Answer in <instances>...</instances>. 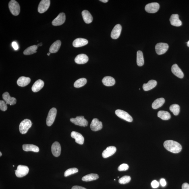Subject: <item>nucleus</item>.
<instances>
[{"mask_svg":"<svg viewBox=\"0 0 189 189\" xmlns=\"http://www.w3.org/2000/svg\"><path fill=\"white\" fill-rule=\"evenodd\" d=\"M164 146L168 151L174 153H179L182 149V145L179 142L172 140L165 141Z\"/></svg>","mask_w":189,"mask_h":189,"instance_id":"nucleus-1","label":"nucleus"},{"mask_svg":"<svg viewBox=\"0 0 189 189\" xmlns=\"http://www.w3.org/2000/svg\"><path fill=\"white\" fill-rule=\"evenodd\" d=\"M9 7L12 14L17 16L20 12V6L17 2L15 0H12L9 2Z\"/></svg>","mask_w":189,"mask_h":189,"instance_id":"nucleus-2","label":"nucleus"},{"mask_svg":"<svg viewBox=\"0 0 189 189\" xmlns=\"http://www.w3.org/2000/svg\"><path fill=\"white\" fill-rule=\"evenodd\" d=\"M32 125V123L30 119H24L20 123L19 126V130L22 134H25L28 132Z\"/></svg>","mask_w":189,"mask_h":189,"instance_id":"nucleus-3","label":"nucleus"},{"mask_svg":"<svg viewBox=\"0 0 189 189\" xmlns=\"http://www.w3.org/2000/svg\"><path fill=\"white\" fill-rule=\"evenodd\" d=\"M57 114V110L55 108L50 110L46 119V124L48 126H51L55 121Z\"/></svg>","mask_w":189,"mask_h":189,"instance_id":"nucleus-4","label":"nucleus"},{"mask_svg":"<svg viewBox=\"0 0 189 189\" xmlns=\"http://www.w3.org/2000/svg\"><path fill=\"white\" fill-rule=\"evenodd\" d=\"M29 171L28 167L26 166L19 165L15 171V174L17 177L22 178L28 174Z\"/></svg>","mask_w":189,"mask_h":189,"instance_id":"nucleus-5","label":"nucleus"},{"mask_svg":"<svg viewBox=\"0 0 189 189\" xmlns=\"http://www.w3.org/2000/svg\"><path fill=\"white\" fill-rule=\"evenodd\" d=\"M70 121L75 125L81 126L86 127L88 125V121L84 118L83 116H77L76 118H71Z\"/></svg>","mask_w":189,"mask_h":189,"instance_id":"nucleus-6","label":"nucleus"},{"mask_svg":"<svg viewBox=\"0 0 189 189\" xmlns=\"http://www.w3.org/2000/svg\"><path fill=\"white\" fill-rule=\"evenodd\" d=\"M115 114L118 117L129 122H132L133 118L132 116L126 112L120 109H118L115 111Z\"/></svg>","mask_w":189,"mask_h":189,"instance_id":"nucleus-7","label":"nucleus"},{"mask_svg":"<svg viewBox=\"0 0 189 189\" xmlns=\"http://www.w3.org/2000/svg\"><path fill=\"white\" fill-rule=\"evenodd\" d=\"M169 48L168 44L165 43H159L155 46L156 53L158 55H162L166 53Z\"/></svg>","mask_w":189,"mask_h":189,"instance_id":"nucleus-8","label":"nucleus"},{"mask_svg":"<svg viewBox=\"0 0 189 189\" xmlns=\"http://www.w3.org/2000/svg\"><path fill=\"white\" fill-rule=\"evenodd\" d=\"M50 5L49 0H42L39 5L38 11L40 13H43L49 9Z\"/></svg>","mask_w":189,"mask_h":189,"instance_id":"nucleus-9","label":"nucleus"},{"mask_svg":"<svg viewBox=\"0 0 189 189\" xmlns=\"http://www.w3.org/2000/svg\"><path fill=\"white\" fill-rule=\"evenodd\" d=\"M160 5L157 3H152L148 4L145 7V10L147 12L153 13L158 11Z\"/></svg>","mask_w":189,"mask_h":189,"instance_id":"nucleus-10","label":"nucleus"},{"mask_svg":"<svg viewBox=\"0 0 189 189\" xmlns=\"http://www.w3.org/2000/svg\"><path fill=\"white\" fill-rule=\"evenodd\" d=\"M65 20V15L64 13H61L52 22L53 26H60L64 24Z\"/></svg>","mask_w":189,"mask_h":189,"instance_id":"nucleus-11","label":"nucleus"},{"mask_svg":"<svg viewBox=\"0 0 189 189\" xmlns=\"http://www.w3.org/2000/svg\"><path fill=\"white\" fill-rule=\"evenodd\" d=\"M90 128L94 132L101 130L103 128V125L101 121H100L97 118H94L92 120L90 125Z\"/></svg>","mask_w":189,"mask_h":189,"instance_id":"nucleus-12","label":"nucleus"},{"mask_svg":"<svg viewBox=\"0 0 189 189\" xmlns=\"http://www.w3.org/2000/svg\"><path fill=\"white\" fill-rule=\"evenodd\" d=\"M52 152L53 155L55 157H58L60 156L61 152V146L59 142H55L52 145Z\"/></svg>","mask_w":189,"mask_h":189,"instance_id":"nucleus-13","label":"nucleus"},{"mask_svg":"<svg viewBox=\"0 0 189 189\" xmlns=\"http://www.w3.org/2000/svg\"><path fill=\"white\" fill-rule=\"evenodd\" d=\"M2 97L4 101L5 102L7 105H15L16 103V98L11 97L9 92H4L3 94Z\"/></svg>","mask_w":189,"mask_h":189,"instance_id":"nucleus-14","label":"nucleus"},{"mask_svg":"<svg viewBox=\"0 0 189 189\" xmlns=\"http://www.w3.org/2000/svg\"><path fill=\"white\" fill-rule=\"evenodd\" d=\"M122 28L121 25L119 24H117L114 27L112 31L111 36L112 38L114 39H116L118 38L121 32Z\"/></svg>","mask_w":189,"mask_h":189,"instance_id":"nucleus-15","label":"nucleus"},{"mask_svg":"<svg viewBox=\"0 0 189 189\" xmlns=\"http://www.w3.org/2000/svg\"><path fill=\"white\" fill-rule=\"evenodd\" d=\"M116 148L115 146H109L102 152V157L105 158L109 157L114 155L116 152Z\"/></svg>","mask_w":189,"mask_h":189,"instance_id":"nucleus-16","label":"nucleus"},{"mask_svg":"<svg viewBox=\"0 0 189 189\" xmlns=\"http://www.w3.org/2000/svg\"><path fill=\"white\" fill-rule=\"evenodd\" d=\"M171 71L173 74L178 78L180 79L184 78V73L177 64H175L172 65L171 68Z\"/></svg>","mask_w":189,"mask_h":189,"instance_id":"nucleus-17","label":"nucleus"},{"mask_svg":"<svg viewBox=\"0 0 189 189\" xmlns=\"http://www.w3.org/2000/svg\"><path fill=\"white\" fill-rule=\"evenodd\" d=\"M71 136L75 139L76 143L80 145L83 144L84 142V137L80 133L76 132L71 133Z\"/></svg>","mask_w":189,"mask_h":189,"instance_id":"nucleus-18","label":"nucleus"},{"mask_svg":"<svg viewBox=\"0 0 189 189\" xmlns=\"http://www.w3.org/2000/svg\"><path fill=\"white\" fill-rule=\"evenodd\" d=\"M88 57L85 54H80L77 56L75 59V61L77 64H84L88 62Z\"/></svg>","mask_w":189,"mask_h":189,"instance_id":"nucleus-19","label":"nucleus"},{"mask_svg":"<svg viewBox=\"0 0 189 189\" xmlns=\"http://www.w3.org/2000/svg\"><path fill=\"white\" fill-rule=\"evenodd\" d=\"M171 24L173 26L179 27L182 24V21L179 19L178 14H173L171 15L170 19Z\"/></svg>","mask_w":189,"mask_h":189,"instance_id":"nucleus-20","label":"nucleus"},{"mask_svg":"<svg viewBox=\"0 0 189 189\" xmlns=\"http://www.w3.org/2000/svg\"><path fill=\"white\" fill-rule=\"evenodd\" d=\"M88 42V40L85 39L78 38L73 42V45L75 47H79L87 45Z\"/></svg>","mask_w":189,"mask_h":189,"instance_id":"nucleus-21","label":"nucleus"},{"mask_svg":"<svg viewBox=\"0 0 189 189\" xmlns=\"http://www.w3.org/2000/svg\"><path fill=\"white\" fill-rule=\"evenodd\" d=\"M31 79L28 77L21 76L17 81V84L21 87H24L30 83Z\"/></svg>","mask_w":189,"mask_h":189,"instance_id":"nucleus-22","label":"nucleus"},{"mask_svg":"<svg viewBox=\"0 0 189 189\" xmlns=\"http://www.w3.org/2000/svg\"><path fill=\"white\" fill-rule=\"evenodd\" d=\"M44 83L41 80H38L34 83L32 87V91L34 92H37L44 87Z\"/></svg>","mask_w":189,"mask_h":189,"instance_id":"nucleus-23","label":"nucleus"},{"mask_svg":"<svg viewBox=\"0 0 189 189\" xmlns=\"http://www.w3.org/2000/svg\"><path fill=\"white\" fill-rule=\"evenodd\" d=\"M23 150L25 151L39 152V149L37 146L33 144H25L23 145Z\"/></svg>","mask_w":189,"mask_h":189,"instance_id":"nucleus-24","label":"nucleus"},{"mask_svg":"<svg viewBox=\"0 0 189 189\" xmlns=\"http://www.w3.org/2000/svg\"><path fill=\"white\" fill-rule=\"evenodd\" d=\"M157 85V82L155 80H150L147 84H144L142 86L144 91H147L151 90L156 87Z\"/></svg>","mask_w":189,"mask_h":189,"instance_id":"nucleus-25","label":"nucleus"},{"mask_svg":"<svg viewBox=\"0 0 189 189\" xmlns=\"http://www.w3.org/2000/svg\"><path fill=\"white\" fill-rule=\"evenodd\" d=\"M82 15L84 20L86 24H90L92 22L93 18H92L91 14L88 11L84 10L82 12Z\"/></svg>","mask_w":189,"mask_h":189,"instance_id":"nucleus-26","label":"nucleus"},{"mask_svg":"<svg viewBox=\"0 0 189 189\" xmlns=\"http://www.w3.org/2000/svg\"><path fill=\"white\" fill-rule=\"evenodd\" d=\"M61 44V41L60 40L54 42L49 48V52L52 53H57L60 48Z\"/></svg>","mask_w":189,"mask_h":189,"instance_id":"nucleus-27","label":"nucleus"},{"mask_svg":"<svg viewBox=\"0 0 189 189\" xmlns=\"http://www.w3.org/2000/svg\"><path fill=\"white\" fill-rule=\"evenodd\" d=\"M102 82L104 85L108 87L113 86L115 84V79L109 76L104 77Z\"/></svg>","mask_w":189,"mask_h":189,"instance_id":"nucleus-28","label":"nucleus"},{"mask_svg":"<svg viewBox=\"0 0 189 189\" xmlns=\"http://www.w3.org/2000/svg\"><path fill=\"white\" fill-rule=\"evenodd\" d=\"M165 100L163 98H158L154 101L152 104V107L154 109H156L161 107L165 103Z\"/></svg>","mask_w":189,"mask_h":189,"instance_id":"nucleus-29","label":"nucleus"},{"mask_svg":"<svg viewBox=\"0 0 189 189\" xmlns=\"http://www.w3.org/2000/svg\"><path fill=\"white\" fill-rule=\"evenodd\" d=\"M99 178V176L96 174L91 173L84 176L82 178V180L84 182H90V181L97 180Z\"/></svg>","mask_w":189,"mask_h":189,"instance_id":"nucleus-30","label":"nucleus"},{"mask_svg":"<svg viewBox=\"0 0 189 189\" xmlns=\"http://www.w3.org/2000/svg\"><path fill=\"white\" fill-rule=\"evenodd\" d=\"M137 63L139 66H142L144 64L143 55L141 51H138L137 52Z\"/></svg>","mask_w":189,"mask_h":189,"instance_id":"nucleus-31","label":"nucleus"},{"mask_svg":"<svg viewBox=\"0 0 189 189\" xmlns=\"http://www.w3.org/2000/svg\"><path fill=\"white\" fill-rule=\"evenodd\" d=\"M158 116L163 120H168L171 118L170 114L168 112L160 111L158 113Z\"/></svg>","mask_w":189,"mask_h":189,"instance_id":"nucleus-32","label":"nucleus"},{"mask_svg":"<svg viewBox=\"0 0 189 189\" xmlns=\"http://www.w3.org/2000/svg\"><path fill=\"white\" fill-rule=\"evenodd\" d=\"M38 47L37 45L31 46L25 50L23 53L25 55H30L35 53L36 52Z\"/></svg>","mask_w":189,"mask_h":189,"instance_id":"nucleus-33","label":"nucleus"},{"mask_svg":"<svg viewBox=\"0 0 189 189\" xmlns=\"http://www.w3.org/2000/svg\"><path fill=\"white\" fill-rule=\"evenodd\" d=\"M87 80L85 78H82L77 80L74 84V87L76 88H79L82 87L85 85Z\"/></svg>","mask_w":189,"mask_h":189,"instance_id":"nucleus-34","label":"nucleus"},{"mask_svg":"<svg viewBox=\"0 0 189 189\" xmlns=\"http://www.w3.org/2000/svg\"><path fill=\"white\" fill-rule=\"evenodd\" d=\"M169 110L172 112L173 113V114L175 116H177L180 113V107L177 104H173L170 106Z\"/></svg>","mask_w":189,"mask_h":189,"instance_id":"nucleus-35","label":"nucleus"},{"mask_svg":"<svg viewBox=\"0 0 189 189\" xmlns=\"http://www.w3.org/2000/svg\"><path fill=\"white\" fill-rule=\"evenodd\" d=\"M78 172V169L76 168H72L69 169L65 172L64 173V176L65 177H68L71 175L74 174Z\"/></svg>","mask_w":189,"mask_h":189,"instance_id":"nucleus-36","label":"nucleus"},{"mask_svg":"<svg viewBox=\"0 0 189 189\" xmlns=\"http://www.w3.org/2000/svg\"><path fill=\"white\" fill-rule=\"evenodd\" d=\"M131 180V177L129 176H124L119 179V182L121 184H128Z\"/></svg>","mask_w":189,"mask_h":189,"instance_id":"nucleus-37","label":"nucleus"},{"mask_svg":"<svg viewBox=\"0 0 189 189\" xmlns=\"http://www.w3.org/2000/svg\"><path fill=\"white\" fill-rule=\"evenodd\" d=\"M7 104L3 100L0 101V109L1 111H6L7 109Z\"/></svg>","mask_w":189,"mask_h":189,"instance_id":"nucleus-38","label":"nucleus"},{"mask_svg":"<svg viewBox=\"0 0 189 189\" xmlns=\"http://www.w3.org/2000/svg\"><path fill=\"white\" fill-rule=\"evenodd\" d=\"M129 166L128 164H123L121 165L118 168V170L119 171H125L128 170Z\"/></svg>","mask_w":189,"mask_h":189,"instance_id":"nucleus-39","label":"nucleus"},{"mask_svg":"<svg viewBox=\"0 0 189 189\" xmlns=\"http://www.w3.org/2000/svg\"><path fill=\"white\" fill-rule=\"evenodd\" d=\"M159 183L157 181L153 180L151 182V185L152 188H157L159 186Z\"/></svg>","mask_w":189,"mask_h":189,"instance_id":"nucleus-40","label":"nucleus"},{"mask_svg":"<svg viewBox=\"0 0 189 189\" xmlns=\"http://www.w3.org/2000/svg\"><path fill=\"white\" fill-rule=\"evenodd\" d=\"M12 46L13 49L15 50H18L19 49L18 44H17L16 42L14 41L12 42Z\"/></svg>","mask_w":189,"mask_h":189,"instance_id":"nucleus-41","label":"nucleus"},{"mask_svg":"<svg viewBox=\"0 0 189 189\" xmlns=\"http://www.w3.org/2000/svg\"><path fill=\"white\" fill-rule=\"evenodd\" d=\"M160 184H161V186L163 187H165L166 185V182L165 179H161L160 180Z\"/></svg>","mask_w":189,"mask_h":189,"instance_id":"nucleus-42","label":"nucleus"},{"mask_svg":"<svg viewBox=\"0 0 189 189\" xmlns=\"http://www.w3.org/2000/svg\"><path fill=\"white\" fill-rule=\"evenodd\" d=\"M182 189H189V184L188 183H184L182 185Z\"/></svg>","mask_w":189,"mask_h":189,"instance_id":"nucleus-43","label":"nucleus"},{"mask_svg":"<svg viewBox=\"0 0 189 189\" xmlns=\"http://www.w3.org/2000/svg\"><path fill=\"white\" fill-rule=\"evenodd\" d=\"M72 189H87L86 188H83V187L78 186H75L72 187Z\"/></svg>","mask_w":189,"mask_h":189,"instance_id":"nucleus-44","label":"nucleus"},{"mask_svg":"<svg viewBox=\"0 0 189 189\" xmlns=\"http://www.w3.org/2000/svg\"><path fill=\"white\" fill-rule=\"evenodd\" d=\"M100 1L104 3H106L108 2V0H100Z\"/></svg>","mask_w":189,"mask_h":189,"instance_id":"nucleus-45","label":"nucleus"},{"mask_svg":"<svg viewBox=\"0 0 189 189\" xmlns=\"http://www.w3.org/2000/svg\"><path fill=\"white\" fill-rule=\"evenodd\" d=\"M187 45H188V47H189V41H188V42H187Z\"/></svg>","mask_w":189,"mask_h":189,"instance_id":"nucleus-46","label":"nucleus"},{"mask_svg":"<svg viewBox=\"0 0 189 189\" xmlns=\"http://www.w3.org/2000/svg\"><path fill=\"white\" fill-rule=\"evenodd\" d=\"M51 53H50V52L49 53H47V55L48 56H49V55H50V54H51Z\"/></svg>","mask_w":189,"mask_h":189,"instance_id":"nucleus-47","label":"nucleus"},{"mask_svg":"<svg viewBox=\"0 0 189 189\" xmlns=\"http://www.w3.org/2000/svg\"><path fill=\"white\" fill-rule=\"evenodd\" d=\"M2 156V153H1V152H0V156Z\"/></svg>","mask_w":189,"mask_h":189,"instance_id":"nucleus-48","label":"nucleus"}]
</instances>
